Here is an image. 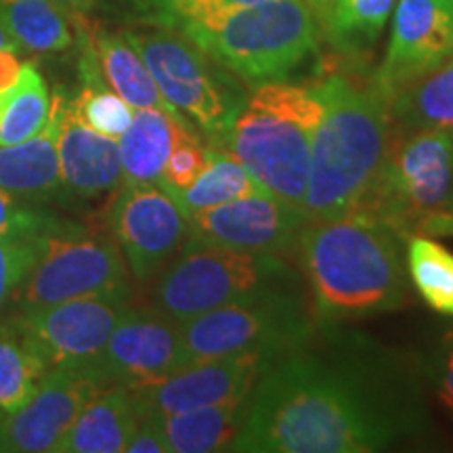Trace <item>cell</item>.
Returning <instances> with one entry per match:
<instances>
[{"label": "cell", "mask_w": 453, "mask_h": 453, "mask_svg": "<svg viewBox=\"0 0 453 453\" xmlns=\"http://www.w3.org/2000/svg\"><path fill=\"white\" fill-rule=\"evenodd\" d=\"M311 338L269 361L229 451L372 453L411 428L407 396L387 373L365 357L313 350Z\"/></svg>", "instance_id": "cell-1"}, {"label": "cell", "mask_w": 453, "mask_h": 453, "mask_svg": "<svg viewBox=\"0 0 453 453\" xmlns=\"http://www.w3.org/2000/svg\"><path fill=\"white\" fill-rule=\"evenodd\" d=\"M403 237L364 211L309 220L296 250L321 319L347 321L405 303Z\"/></svg>", "instance_id": "cell-2"}, {"label": "cell", "mask_w": 453, "mask_h": 453, "mask_svg": "<svg viewBox=\"0 0 453 453\" xmlns=\"http://www.w3.org/2000/svg\"><path fill=\"white\" fill-rule=\"evenodd\" d=\"M324 116L313 134L304 214L332 220L355 212L376 183L387 157L393 120L376 82L330 76L315 84Z\"/></svg>", "instance_id": "cell-3"}, {"label": "cell", "mask_w": 453, "mask_h": 453, "mask_svg": "<svg viewBox=\"0 0 453 453\" xmlns=\"http://www.w3.org/2000/svg\"><path fill=\"white\" fill-rule=\"evenodd\" d=\"M324 116L313 87L260 84L212 147L229 151L265 194L304 212L311 145Z\"/></svg>", "instance_id": "cell-4"}, {"label": "cell", "mask_w": 453, "mask_h": 453, "mask_svg": "<svg viewBox=\"0 0 453 453\" xmlns=\"http://www.w3.org/2000/svg\"><path fill=\"white\" fill-rule=\"evenodd\" d=\"M319 21L303 0H263L180 34L250 87L283 82L319 44Z\"/></svg>", "instance_id": "cell-5"}, {"label": "cell", "mask_w": 453, "mask_h": 453, "mask_svg": "<svg viewBox=\"0 0 453 453\" xmlns=\"http://www.w3.org/2000/svg\"><path fill=\"white\" fill-rule=\"evenodd\" d=\"M298 277L275 254H254L197 246L180 252L156 277L154 309L177 324L226 304L254 303L296 292Z\"/></svg>", "instance_id": "cell-6"}, {"label": "cell", "mask_w": 453, "mask_h": 453, "mask_svg": "<svg viewBox=\"0 0 453 453\" xmlns=\"http://www.w3.org/2000/svg\"><path fill=\"white\" fill-rule=\"evenodd\" d=\"M162 97L211 141L223 137L246 105L242 81L170 27L127 32Z\"/></svg>", "instance_id": "cell-7"}, {"label": "cell", "mask_w": 453, "mask_h": 453, "mask_svg": "<svg viewBox=\"0 0 453 453\" xmlns=\"http://www.w3.org/2000/svg\"><path fill=\"white\" fill-rule=\"evenodd\" d=\"M357 211L387 223L403 240L424 219L453 212V133L418 130L393 137L370 194Z\"/></svg>", "instance_id": "cell-8"}, {"label": "cell", "mask_w": 453, "mask_h": 453, "mask_svg": "<svg viewBox=\"0 0 453 453\" xmlns=\"http://www.w3.org/2000/svg\"><path fill=\"white\" fill-rule=\"evenodd\" d=\"M187 365L257 353L275 359L315 334L298 292L226 304L179 324Z\"/></svg>", "instance_id": "cell-9"}, {"label": "cell", "mask_w": 453, "mask_h": 453, "mask_svg": "<svg viewBox=\"0 0 453 453\" xmlns=\"http://www.w3.org/2000/svg\"><path fill=\"white\" fill-rule=\"evenodd\" d=\"M130 290L128 267L111 235L64 220L44 235L42 252L15 296L17 311Z\"/></svg>", "instance_id": "cell-10"}, {"label": "cell", "mask_w": 453, "mask_h": 453, "mask_svg": "<svg viewBox=\"0 0 453 453\" xmlns=\"http://www.w3.org/2000/svg\"><path fill=\"white\" fill-rule=\"evenodd\" d=\"M130 307V290H122L17 311L11 321L42 364L53 370L93 364Z\"/></svg>", "instance_id": "cell-11"}, {"label": "cell", "mask_w": 453, "mask_h": 453, "mask_svg": "<svg viewBox=\"0 0 453 453\" xmlns=\"http://www.w3.org/2000/svg\"><path fill=\"white\" fill-rule=\"evenodd\" d=\"M107 223L128 271L143 283L156 280L189 237V217L157 183H122Z\"/></svg>", "instance_id": "cell-12"}, {"label": "cell", "mask_w": 453, "mask_h": 453, "mask_svg": "<svg viewBox=\"0 0 453 453\" xmlns=\"http://www.w3.org/2000/svg\"><path fill=\"white\" fill-rule=\"evenodd\" d=\"M309 223L290 203L258 191L189 217L187 242L254 254H290Z\"/></svg>", "instance_id": "cell-13"}, {"label": "cell", "mask_w": 453, "mask_h": 453, "mask_svg": "<svg viewBox=\"0 0 453 453\" xmlns=\"http://www.w3.org/2000/svg\"><path fill=\"white\" fill-rule=\"evenodd\" d=\"M104 388L107 384L93 364L49 370L30 401L0 420V453L53 451L84 405Z\"/></svg>", "instance_id": "cell-14"}, {"label": "cell", "mask_w": 453, "mask_h": 453, "mask_svg": "<svg viewBox=\"0 0 453 453\" xmlns=\"http://www.w3.org/2000/svg\"><path fill=\"white\" fill-rule=\"evenodd\" d=\"M269 359L248 353L223 357L185 367L162 380L128 387L141 418H162L170 413L246 401L257 387Z\"/></svg>", "instance_id": "cell-15"}, {"label": "cell", "mask_w": 453, "mask_h": 453, "mask_svg": "<svg viewBox=\"0 0 453 453\" xmlns=\"http://www.w3.org/2000/svg\"><path fill=\"white\" fill-rule=\"evenodd\" d=\"M107 387H139L185 370L187 357L174 319L157 309L130 307L93 361Z\"/></svg>", "instance_id": "cell-16"}, {"label": "cell", "mask_w": 453, "mask_h": 453, "mask_svg": "<svg viewBox=\"0 0 453 453\" xmlns=\"http://www.w3.org/2000/svg\"><path fill=\"white\" fill-rule=\"evenodd\" d=\"M453 57V0H399L393 34L373 76L387 99Z\"/></svg>", "instance_id": "cell-17"}, {"label": "cell", "mask_w": 453, "mask_h": 453, "mask_svg": "<svg viewBox=\"0 0 453 453\" xmlns=\"http://www.w3.org/2000/svg\"><path fill=\"white\" fill-rule=\"evenodd\" d=\"M59 168L67 202H95L124 183L118 139L88 128L59 97Z\"/></svg>", "instance_id": "cell-18"}, {"label": "cell", "mask_w": 453, "mask_h": 453, "mask_svg": "<svg viewBox=\"0 0 453 453\" xmlns=\"http://www.w3.org/2000/svg\"><path fill=\"white\" fill-rule=\"evenodd\" d=\"M59 97L41 133L17 145H0V189L32 206L67 203L59 168Z\"/></svg>", "instance_id": "cell-19"}, {"label": "cell", "mask_w": 453, "mask_h": 453, "mask_svg": "<svg viewBox=\"0 0 453 453\" xmlns=\"http://www.w3.org/2000/svg\"><path fill=\"white\" fill-rule=\"evenodd\" d=\"M139 426V413L128 387L111 384L84 405L55 453H120Z\"/></svg>", "instance_id": "cell-20"}, {"label": "cell", "mask_w": 453, "mask_h": 453, "mask_svg": "<svg viewBox=\"0 0 453 453\" xmlns=\"http://www.w3.org/2000/svg\"><path fill=\"white\" fill-rule=\"evenodd\" d=\"M93 38L95 53H97L101 73H104L105 82L116 90L133 110H162L170 113L179 124L185 128H191L189 122L185 120L180 113L162 97L160 88L150 70H147L145 61L141 59L137 49L128 42L124 34L97 30Z\"/></svg>", "instance_id": "cell-21"}, {"label": "cell", "mask_w": 453, "mask_h": 453, "mask_svg": "<svg viewBox=\"0 0 453 453\" xmlns=\"http://www.w3.org/2000/svg\"><path fill=\"white\" fill-rule=\"evenodd\" d=\"M183 130L191 128H185L166 111L134 110L133 122L118 139L124 183H160L170 151Z\"/></svg>", "instance_id": "cell-22"}, {"label": "cell", "mask_w": 453, "mask_h": 453, "mask_svg": "<svg viewBox=\"0 0 453 453\" xmlns=\"http://www.w3.org/2000/svg\"><path fill=\"white\" fill-rule=\"evenodd\" d=\"M388 105L399 133L453 130V57L396 90Z\"/></svg>", "instance_id": "cell-23"}, {"label": "cell", "mask_w": 453, "mask_h": 453, "mask_svg": "<svg viewBox=\"0 0 453 453\" xmlns=\"http://www.w3.org/2000/svg\"><path fill=\"white\" fill-rule=\"evenodd\" d=\"M248 399L202 410L162 416L160 424L170 453L229 451L243 426Z\"/></svg>", "instance_id": "cell-24"}, {"label": "cell", "mask_w": 453, "mask_h": 453, "mask_svg": "<svg viewBox=\"0 0 453 453\" xmlns=\"http://www.w3.org/2000/svg\"><path fill=\"white\" fill-rule=\"evenodd\" d=\"M0 24L30 53H61L73 44L70 13L55 0H0Z\"/></svg>", "instance_id": "cell-25"}, {"label": "cell", "mask_w": 453, "mask_h": 453, "mask_svg": "<svg viewBox=\"0 0 453 453\" xmlns=\"http://www.w3.org/2000/svg\"><path fill=\"white\" fill-rule=\"evenodd\" d=\"M263 191L246 173V168L229 151L208 145L206 166L189 187L180 191H168L187 217L211 211L220 203L240 200V197Z\"/></svg>", "instance_id": "cell-26"}, {"label": "cell", "mask_w": 453, "mask_h": 453, "mask_svg": "<svg viewBox=\"0 0 453 453\" xmlns=\"http://www.w3.org/2000/svg\"><path fill=\"white\" fill-rule=\"evenodd\" d=\"M395 0H326L319 27L342 53H361L378 41Z\"/></svg>", "instance_id": "cell-27"}, {"label": "cell", "mask_w": 453, "mask_h": 453, "mask_svg": "<svg viewBox=\"0 0 453 453\" xmlns=\"http://www.w3.org/2000/svg\"><path fill=\"white\" fill-rule=\"evenodd\" d=\"M53 101L42 73L34 64H21L17 82L7 90L0 113V145H17L47 127Z\"/></svg>", "instance_id": "cell-28"}, {"label": "cell", "mask_w": 453, "mask_h": 453, "mask_svg": "<svg viewBox=\"0 0 453 453\" xmlns=\"http://www.w3.org/2000/svg\"><path fill=\"white\" fill-rule=\"evenodd\" d=\"M49 367L34 353L13 321L0 324V411L3 416L21 410L38 384L47 376Z\"/></svg>", "instance_id": "cell-29"}, {"label": "cell", "mask_w": 453, "mask_h": 453, "mask_svg": "<svg viewBox=\"0 0 453 453\" xmlns=\"http://www.w3.org/2000/svg\"><path fill=\"white\" fill-rule=\"evenodd\" d=\"M407 269L430 309L453 317V254L426 235L407 237Z\"/></svg>", "instance_id": "cell-30"}, {"label": "cell", "mask_w": 453, "mask_h": 453, "mask_svg": "<svg viewBox=\"0 0 453 453\" xmlns=\"http://www.w3.org/2000/svg\"><path fill=\"white\" fill-rule=\"evenodd\" d=\"M257 3L263 0H147L157 24L177 32L194 26H211L226 13Z\"/></svg>", "instance_id": "cell-31"}, {"label": "cell", "mask_w": 453, "mask_h": 453, "mask_svg": "<svg viewBox=\"0 0 453 453\" xmlns=\"http://www.w3.org/2000/svg\"><path fill=\"white\" fill-rule=\"evenodd\" d=\"M65 219L0 189V240H42Z\"/></svg>", "instance_id": "cell-32"}, {"label": "cell", "mask_w": 453, "mask_h": 453, "mask_svg": "<svg viewBox=\"0 0 453 453\" xmlns=\"http://www.w3.org/2000/svg\"><path fill=\"white\" fill-rule=\"evenodd\" d=\"M42 240H0V311L15 304L17 292L41 257Z\"/></svg>", "instance_id": "cell-33"}, {"label": "cell", "mask_w": 453, "mask_h": 453, "mask_svg": "<svg viewBox=\"0 0 453 453\" xmlns=\"http://www.w3.org/2000/svg\"><path fill=\"white\" fill-rule=\"evenodd\" d=\"M206 145H202L197 133L183 130L170 151L160 183L166 191H180L189 187L206 166Z\"/></svg>", "instance_id": "cell-34"}, {"label": "cell", "mask_w": 453, "mask_h": 453, "mask_svg": "<svg viewBox=\"0 0 453 453\" xmlns=\"http://www.w3.org/2000/svg\"><path fill=\"white\" fill-rule=\"evenodd\" d=\"M428 376L434 390H437L441 405L453 416V334H449L434 350L433 359H430Z\"/></svg>", "instance_id": "cell-35"}, {"label": "cell", "mask_w": 453, "mask_h": 453, "mask_svg": "<svg viewBox=\"0 0 453 453\" xmlns=\"http://www.w3.org/2000/svg\"><path fill=\"white\" fill-rule=\"evenodd\" d=\"M128 453H170L160 418H141L127 445Z\"/></svg>", "instance_id": "cell-36"}, {"label": "cell", "mask_w": 453, "mask_h": 453, "mask_svg": "<svg viewBox=\"0 0 453 453\" xmlns=\"http://www.w3.org/2000/svg\"><path fill=\"white\" fill-rule=\"evenodd\" d=\"M21 72V64L17 59V50H0V93L9 90L17 82Z\"/></svg>", "instance_id": "cell-37"}, {"label": "cell", "mask_w": 453, "mask_h": 453, "mask_svg": "<svg viewBox=\"0 0 453 453\" xmlns=\"http://www.w3.org/2000/svg\"><path fill=\"white\" fill-rule=\"evenodd\" d=\"M55 3L59 4L65 13H70L73 17H81L84 13H88V11L95 7V3H97V0H55Z\"/></svg>", "instance_id": "cell-38"}, {"label": "cell", "mask_w": 453, "mask_h": 453, "mask_svg": "<svg viewBox=\"0 0 453 453\" xmlns=\"http://www.w3.org/2000/svg\"><path fill=\"white\" fill-rule=\"evenodd\" d=\"M4 49H11V50H19V47H17V42L13 41V38L9 36V32L4 30L3 24H0V50Z\"/></svg>", "instance_id": "cell-39"}, {"label": "cell", "mask_w": 453, "mask_h": 453, "mask_svg": "<svg viewBox=\"0 0 453 453\" xmlns=\"http://www.w3.org/2000/svg\"><path fill=\"white\" fill-rule=\"evenodd\" d=\"M304 4H307V7L313 11V13L317 15V21H319V17H321V13H324V7H326V0H303Z\"/></svg>", "instance_id": "cell-40"}, {"label": "cell", "mask_w": 453, "mask_h": 453, "mask_svg": "<svg viewBox=\"0 0 453 453\" xmlns=\"http://www.w3.org/2000/svg\"><path fill=\"white\" fill-rule=\"evenodd\" d=\"M3 418H4V416H3V411H0V420H3Z\"/></svg>", "instance_id": "cell-41"}]
</instances>
